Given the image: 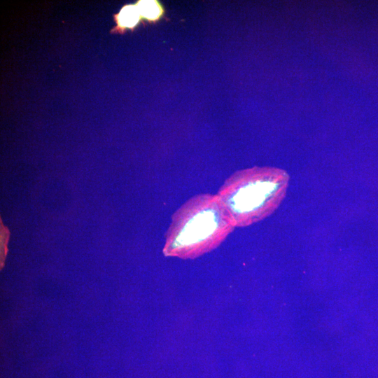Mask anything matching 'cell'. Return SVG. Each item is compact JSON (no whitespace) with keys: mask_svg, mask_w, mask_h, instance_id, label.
I'll return each mask as SVG.
<instances>
[{"mask_svg":"<svg viewBox=\"0 0 378 378\" xmlns=\"http://www.w3.org/2000/svg\"><path fill=\"white\" fill-rule=\"evenodd\" d=\"M289 175L274 167H253L230 176L217 196L234 227H247L271 215L286 196Z\"/></svg>","mask_w":378,"mask_h":378,"instance_id":"obj_2","label":"cell"},{"mask_svg":"<svg viewBox=\"0 0 378 378\" xmlns=\"http://www.w3.org/2000/svg\"><path fill=\"white\" fill-rule=\"evenodd\" d=\"M143 19L157 21L164 15V8L158 1H138L136 4Z\"/></svg>","mask_w":378,"mask_h":378,"instance_id":"obj_4","label":"cell"},{"mask_svg":"<svg viewBox=\"0 0 378 378\" xmlns=\"http://www.w3.org/2000/svg\"><path fill=\"white\" fill-rule=\"evenodd\" d=\"M3 227H1V241H3V243L1 242V248H2L3 246V248L1 250V261H2V258L5 257V254H6V249L4 248V246H6L7 242H4V240L7 239L8 237L7 232Z\"/></svg>","mask_w":378,"mask_h":378,"instance_id":"obj_5","label":"cell"},{"mask_svg":"<svg viewBox=\"0 0 378 378\" xmlns=\"http://www.w3.org/2000/svg\"><path fill=\"white\" fill-rule=\"evenodd\" d=\"M115 18L119 29L123 30L126 28L133 29L142 18L136 5L129 4L123 6Z\"/></svg>","mask_w":378,"mask_h":378,"instance_id":"obj_3","label":"cell"},{"mask_svg":"<svg viewBox=\"0 0 378 378\" xmlns=\"http://www.w3.org/2000/svg\"><path fill=\"white\" fill-rule=\"evenodd\" d=\"M234 227L217 195H195L173 214L163 253L195 258L219 246Z\"/></svg>","mask_w":378,"mask_h":378,"instance_id":"obj_1","label":"cell"}]
</instances>
